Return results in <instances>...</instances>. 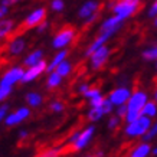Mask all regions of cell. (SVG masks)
<instances>
[{
    "label": "cell",
    "mask_w": 157,
    "mask_h": 157,
    "mask_svg": "<svg viewBox=\"0 0 157 157\" xmlns=\"http://www.w3.org/2000/svg\"><path fill=\"white\" fill-rule=\"evenodd\" d=\"M148 100H150L148 94L144 90L133 91L130 100L127 101V114L124 117V121L125 123H131L134 120H137L141 115V111H143L144 105L147 104Z\"/></svg>",
    "instance_id": "obj_1"
},
{
    "label": "cell",
    "mask_w": 157,
    "mask_h": 157,
    "mask_svg": "<svg viewBox=\"0 0 157 157\" xmlns=\"http://www.w3.org/2000/svg\"><path fill=\"white\" fill-rule=\"evenodd\" d=\"M10 12V7L6 5H2L0 3V19H6L7 17V14H9Z\"/></svg>",
    "instance_id": "obj_38"
},
{
    "label": "cell",
    "mask_w": 157,
    "mask_h": 157,
    "mask_svg": "<svg viewBox=\"0 0 157 157\" xmlns=\"http://www.w3.org/2000/svg\"><path fill=\"white\" fill-rule=\"evenodd\" d=\"M98 10H100V2L98 0H86L84 2L79 9H78V17L84 22L90 20L91 17H95L98 16Z\"/></svg>",
    "instance_id": "obj_14"
},
{
    "label": "cell",
    "mask_w": 157,
    "mask_h": 157,
    "mask_svg": "<svg viewBox=\"0 0 157 157\" xmlns=\"http://www.w3.org/2000/svg\"><path fill=\"white\" fill-rule=\"evenodd\" d=\"M151 154H153V156H157V146H156V147H153Z\"/></svg>",
    "instance_id": "obj_42"
},
{
    "label": "cell",
    "mask_w": 157,
    "mask_h": 157,
    "mask_svg": "<svg viewBox=\"0 0 157 157\" xmlns=\"http://www.w3.org/2000/svg\"><path fill=\"white\" fill-rule=\"evenodd\" d=\"M109 56H111V48L108 45H104V46H101L100 49H97L95 52L91 53L88 56V65H90L92 71H100L105 67Z\"/></svg>",
    "instance_id": "obj_6"
},
{
    "label": "cell",
    "mask_w": 157,
    "mask_h": 157,
    "mask_svg": "<svg viewBox=\"0 0 157 157\" xmlns=\"http://www.w3.org/2000/svg\"><path fill=\"white\" fill-rule=\"evenodd\" d=\"M12 92H13V86L0 82V102H6V100L12 95Z\"/></svg>",
    "instance_id": "obj_27"
},
{
    "label": "cell",
    "mask_w": 157,
    "mask_h": 157,
    "mask_svg": "<svg viewBox=\"0 0 157 157\" xmlns=\"http://www.w3.org/2000/svg\"><path fill=\"white\" fill-rule=\"evenodd\" d=\"M153 100L154 101H157V88L154 90V92H153Z\"/></svg>",
    "instance_id": "obj_41"
},
{
    "label": "cell",
    "mask_w": 157,
    "mask_h": 157,
    "mask_svg": "<svg viewBox=\"0 0 157 157\" xmlns=\"http://www.w3.org/2000/svg\"><path fill=\"white\" fill-rule=\"evenodd\" d=\"M20 2H23V0H0L2 5H6V6H9V7L17 5V3H20Z\"/></svg>",
    "instance_id": "obj_40"
},
{
    "label": "cell",
    "mask_w": 157,
    "mask_h": 157,
    "mask_svg": "<svg viewBox=\"0 0 157 157\" xmlns=\"http://www.w3.org/2000/svg\"><path fill=\"white\" fill-rule=\"evenodd\" d=\"M147 16L150 19H154L157 16V0H154L151 5H150V7H148V10H147Z\"/></svg>",
    "instance_id": "obj_35"
},
{
    "label": "cell",
    "mask_w": 157,
    "mask_h": 157,
    "mask_svg": "<svg viewBox=\"0 0 157 157\" xmlns=\"http://www.w3.org/2000/svg\"><path fill=\"white\" fill-rule=\"evenodd\" d=\"M90 88H91L90 82H79V84L76 85V92H78L79 95H84V94H85Z\"/></svg>",
    "instance_id": "obj_34"
},
{
    "label": "cell",
    "mask_w": 157,
    "mask_h": 157,
    "mask_svg": "<svg viewBox=\"0 0 157 157\" xmlns=\"http://www.w3.org/2000/svg\"><path fill=\"white\" fill-rule=\"evenodd\" d=\"M154 67H156V72H157V61L154 62Z\"/></svg>",
    "instance_id": "obj_46"
},
{
    "label": "cell",
    "mask_w": 157,
    "mask_h": 157,
    "mask_svg": "<svg viewBox=\"0 0 157 157\" xmlns=\"http://www.w3.org/2000/svg\"><path fill=\"white\" fill-rule=\"evenodd\" d=\"M82 97L88 101L90 107H98V105L102 104V102H104V100L107 98V97H104L102 91H101L100 88H97V86H91L90 90L86 91Z\"/></svg>",
    "instance_id": "obj_16"
},
{
    "label": "cell",
    "mask_w": 157,
    "mask_h": 157,
    "mask_svg": "<svg viewBox=\"0 0 157 157\" xmlns=\"http://www.w3.org/2000/svg\"><path fill=\"white\" fill-rule=\"evenodd\" d=\"M109 36H107V35H104V33H98V36H97L92 42L86 46V49H85V56L88 58L91 55V53H94L97 51V49H100L101 46H104V45H107V42L109 40Z\"/></svg>",
    "instance_id": "obj_20"
},
{
    "label": "cell",
    "mask_w": 157,
    "mask_h": 157,
    "mask_svg": "<svg viewBox=\"0 0 157 157\" xmlns=\"http://www.w3.org/2000/svg\"><path fill=\"white\" fill-rule=\"evenodd\" d=\"M76 38V30L72 26H65V28H61L56 33L53 35L52 38V48L55 51H59V49H67L68 46H71L74 40Z\"/></svg>",
    "instance_id": "obj_4"
},
{
    "label": "cell",
    "mask_w": 157,
    "mask_h": 157,
    "mask_svg": "<svg viewBox=\"0 0 157 157\" xmlns=\"http://www.w3.org/2000/svg\"><path fill=\"white\" fill-rule=\"evenodd\" d=\"M9 113H10V105L7 102H0V123H5V120Z\"/></svg>",
    "instance_id": "obj_33"
},
{
    "label": "cell",
    "mask_w": 157,
    "mask_h": 157,
    "mask_svg": "<svg viewBox=\"0 0 157 157\" xmlns=\"http://www.w3.org/2000/svg\"><path fill=\"white\" fill-rule=\"evenodd\" d=\"M114 109H115V107L113 105V102L108 98H105L104 102L101 105H98V107H90L88 113H86V118L91 123H98V121H101V120L104 118L105 115L113 114Z\"/></svg>",
    "instance_id": "obj_8"
},
{
    "label": "cell",
    "mask_w": 157,
    "mask_h": 157,
    "mask_svg": "<svg viewBox=\"0 0 157 157\" xmlns=\"http://www.w3.org/2000/svg\"><path fill=\"white\" fill-rule=\"evenodd\" d=\"M133 94V90L127 85H120L115 86L114 90H111V92L108 94V98L114 107H118V105H125L127 101L130 100V97Z\"/></svg>",
    "instance_id": "obj_10"
},
{
    "label": "cell",
    "mask_w": 157,
    "mask_h": 157,
    "mask_svg": "<svg viewBox=\"0 0 157 157\" xmlns=\"http://www.w3.org/2000/svg\"><path fill=\"white\" fill-rule=\"evenodd\" d=\"M30 136V133H29V130H19V133H17V137H19V140H26V138Z\"/></svg>",
    "instance_id": "obj_39"
},
{
    "label": "cell",
    "mask_w": 157,
    "mask_h": 157,
    "mask_svg": "<svg viewBox=\"0 0 157 157\" xmlns=\"http://www.w3.org/2000/svg\"><path fill=\"white\" fill-rule=\"evenodd\" d=\"M121 123H123V118L113 113L111 117L108 118V121H107V127H108L109 130H117L120 125H121Z\"/></svg>",
    "instance_id": "obj_31"
},
{
    "label": "cell",
    "mask_w": 157,
    "mask_h": 157,
    "mask_svg": "<svg viewBox=\"0 0 157 157\" xmlns=\"http://www.w3.org/2000/svg\"><path fill=\"white\" fill-rule=\"evenodd\" d=\"M49 9L55 13H61L65 10V0H51L49 2Z\"/></svg>",
    "instance_id": "obj_32"
},
{
    "label": "cell",
    "mask_w": 157,
    "mask_h": 157,
    "mask_svg": "<svg viewBox=\"0 0 157 157\" xmlns=\"http://www.w3.org/2000/svg\"><path fill=\"white\" fill-rule=\"evenodd\" d=\"M124 22L121 17L115 16V14H111L108 17H105L102 22L100 23V29H98V33H104L109 38H113L114 35H117L124 28Z\"/></svg>",
    "instance_id": "obj_7"
},
{
    "label": "cell",
    "mask_w": 157,
    "mask_h": 157,
    "mask_svg": "<svg viewBox=\"0 0 157 157\" xmlns=\"http://www.w3.org/2000/svg\"><path fill=\"white\" fill-rule=\"evenodd\" d=\"M141 114L146 115V117H150V118H156L157 117V101L154 100H148L147 104L144 105Z\"/></svg>",
    "instance_id": "obj_26"
},
{
    "label": "cell",
    "mask_w": 157,
    "mask_h": 157,
    "mask_svg": "<svg viewBox=\"0 0 157 157\" xmlns=\"http://www.w3.org/2000/svg\"><path fill=\"white\" fill-rule=\"evenodd\" d=\"M49 109L55 113V114H61L65 111V102L61 100H53L51 101V104H49Z\"/></svg>",
    "instance_id": "obj_30"
},
{
    "label": "cell",
    "mask_w": 157,
    "mask_h": 157,
    "mask_svg": "<svg viewBox=\"0 0 157 157\" xmlns=\"http://www.w3.org/2000/svg\"><path fill=\"white\" fill-rule=\"evenodd\" d=\"M46 68H48V62L43 59L42 62H39L36 65H32V67L25 68V74L23 78H22V84H30V82H35L39 76H42V74L46 72Z\"/></svg>",
    "instance_id": "obj_13"
},
{
    "label": "cell",
    "mask_w": 157,
    "mask_h": 157,
    "mask_svg": "<svg viewBox=\"0 0 157 157\" xmlns=\"http://www.w3.org/2000/svg\"><path fill=\"white\" fill-rule=\"evenodd\" d=\"M151 124H153V120L150 117H146V115L141 114L137 120H134L131 123H125L124 136L127 138H133V140L141 138L150 130Z\"/></svg>",
    "instance_id": "obj_3"
},
{
    "label": "cell",
    "mask_w": 157,
    "mask_h": 157,
    "mask_svg": "<svg viewBox=\"0 0 157 157\" xmlns=\"http://www.w3.org/2000/svg\"><path fill=\"white\" fill-rule=\"evenodd\" d=\"M62 82H63V78L56 71H52L48 74V78L45 81V86L48 90H56V88H59L62 85Z\"/></svg>",
    "instance_id": "obj_23"
},
{
    "label": "cell",
    "mask_w": 157,
    "mask_h": 157,
    "mask_svg": "<svg viewBox=\"0 0 157 157\" xmlns=\"http://www.w3.org/2000/svg\"><path fill=\"white\" fill-rule=\"evenodd\" d=\"M95 131L97 128L94 124H90L82 130H76L71 134V137L68 138V144L72 147L74 151H82L84 148L90 146V143L95 136Z\"/></svg>",
    "instance_id": "obj_2"
},
{
    "label": "cell",
    "mask_w": 157,
    "mask_h": 157,
    "mask_svg": "<svg viewBox=\"0 0 157 157\" xmlns=\"http://www.w3.org/2000/svg\"><path fill=\"white\" fill-rule=\"evenodd\" d=\"M156 137H157V120L156 121H153L150 130H148L147 133L141 137V141H147V143H150V141H153Z\"/></svg>",
    "instance_id": "obj_28"
},
{
    "label": "cell",
    "mask_w": 157,
    "mask_h": 157,
    "mask_svg": "<svg viewBox=\"0 0 157 157\" xmlns=\"http://www.w3.org/2000/svg\"><path fill=\"white\" fill-rule=\"evenodd\" d=\"M65 59H68V49H59V51H56L55 52V55L52 56V59L48 62V68H46V72H52L55 71V68L61 63V62H63Z\"/></svg>",
    "instance_id": "obj_21"
},
{
    "label": "cell",
    "mask_w": 157,
    "mask_h": 157,
    "mask_svg": "<svg viewBox=\"0 0 157 157\" xmlns=\"http://www.w3.org/2000/svg\"><path fill=\"white\" fill-rule=\"evenodd\" d=\"M114 114H117L118 117H121V118L124 120V117H125V114H127V104H125V105H118V107H115Z\"/></svg>",
    "instance_id": "obj_37"
},
{
    "label": "cell",
    "mask_w": 157,
    "mask_h": 157,
    "mask_svg": "<svg viewBox=\"0 0 157 157\" xmlns=\"http://www.w3.org/2000/svg\"><path fill=\"white\" fill-rule=\"evenodd\" d=\"M84 157H100V156L95 153V154H88V156H84Z\"/></svg>",
    "instance_id": "obj_45"
},
{
    "label": "cell",
    "mask_w": 157,
    "mask_h": 157,
    "mask_svg": "<svg viewBox=\"0 0 157 157\" xmlns=\"http://www.w3.org/2000/svg\"><path fill=\"white\" fill-rule=\"evenodd\" d=\"M26 48H28V39L25 38V36H22V35H17V36L12 38L7 42V45H6V53L12 58H16V56H20L26 51Z\"/></svg>",
    "instance_id": "obj_11"
},
{
    "label": "cell",
    "mask_w": 157,
    "mask_h": 157,
    "mask_svg": "<svg viewBox=\"0 0 157 157\" xmlns=\"http://www.w3.org/2000/svg\"><path fill=\"white\" fill-rule=\"evenodd\" d=\"M141 58L146 62H156L157 61V43L144 48L143 52H141Z\"/></svg>",
    "instance_id": "obj_25"
},
{
    "label": "cell",
    "mask_w": 157,
    "mask_h": 157,
    "mask_svg": "<svg viewBox=\"0 0 157 157\" xmlns=\"http://www.w3.org/2000/svg\"><path fill=\"white\" fill-rule=\"evenodd\" d=\"M138 7H140V3H131V2H123V0H117L109 5L113 14L121 17L123 20H127L131 16H134L138 12Z\"/></svg>",
    "instance_id": "obj_5"
},
{
    "label": "cell",
    "mask_w": 157,
    "mask_h": 157,
    "mask_svg": "<svg viewBox=\"0 0 157 157\" xmlns=\"http://www.w3.org/2000/svg\"><path fill=\"white\" fill-rule=\"evenodd\" d=\"M30 114H32V108H30L29 105H22V107L16 108L14 111H12V113L7 114V117H6V120H5V125L6 127L19 125V124H22L23 121H26V120L30 117Z\"/></svg>",
    "instance_id": "obj_9"
},
{
    "label": "cell",
    "mask_w": 157,
    "mask_h": 157,
    "mask_svg": "<svg viewBox=\"0 0 157 157\" xmlns=\"http://www.w3.org/2000/svg\"><path fill=\"white\" fill-rule=\"evenodd\" d=\"M55 71H56L62 78H68V76L72 74V71H74V63H72L69 59H65V61L61 62V63L55 68Z\"/></svg>",
    "instance_id": "obj_24"
},
{
    "label": "cell",
    "mask_w": 157,
    "mask_h": 157,
    "mask_svg": "<svg viewBox=\"0 0 157 157\" xmlns=\"http://www.w3.org/2000/svg\"><path fill=\"white\" fill-rule=\"evenodd\" d=\"M49 26H51V25H49L48 20H43L42 23L38 25V26L35 28V29H36V33H39V35H40V33H45V32H46V30L49 29Z\"/></svg>",
    "instance_id": "obj_36"
},
{
    "label": "cell",
    "mask_w": 157,
    "mask_h": 157,
    "mask_svg": "<svg viewBox=\"0 0 157 157\" xmlns=\"http://www.w3.org/2000/svg\"><path fill=\"white\" fill-rule=\"evenodd\" d=\"M46 14H48V10L45 7H36V9L30 10L26 17L23 20V26L28 29H32V28H36L38 25H40L43 20H46Z\"/></svg>",
    "instance_id": "obj_15"
},
{
    "label": "cell",
    "mask_w": 157,
    "mask_h": 157,
    "mask_svg": "<svg viewBox=\"0 0 157 157\" xmlns=\"http://www.w3.org/2000/svg\"><path fill=\"white\" fill-rule=\"evenodd\" d=\"M43 58H45V52L42 49H33L23 58V67L28 68L32 65H36V63L43 61Z\"/></svg>",
    "instance_id": "obj_19"
},
{
    "label": "cell",
    "mask_w": 157,
    "mask_h": 157,
    "mask_svg": "<svg viewBox=\"0 0 157 157\" xmlns=\"http://www.w3.org/2000/svg\"><path fill=\"white\" fill-rule=\"evenodd\" d=\"M26 105H29L30 108H39V107H42L43 105V95L38 91H29L28 94H26Z\"/></svg>",
    "instance_id": "obj_22"
},
{
    "label": "cell",
    "mask_w": 157,
    "mask_h": 157,
    "mask_svg": "<svg viewBox=\"0 0 157 157\" xmlns=\"http://www.w3.org/2000/svg\"><path fill=\"white\" fill-rule=\"evenodd\" d=\"M123 2H131V3H140V0H123Z\"/></svg>",
    "instance_id": "obj_44"
},
{
    "label": "cell",
    "mask_w": 157,
    "mask_h": 157,
    "mask_svg": "<svg viewBox=\"0 0 157 157\" xmlns=\"http://www.w3.org/2000/svg\"><path fill=\"white\" fill-rule=\"evenodd\" d=\"M25 74V67L23 65H14V67H10L7 71H5V74L0 78V82L2 84H7V85L14 86L16 84L22 82V78H23Z\"/></svg>",
    "instance_id": "obj_12"
},
{
    "label": "cell",
    "mask_w": 157,
    "mask_h": 157,
    "mask_svg": "<svg viewBox=\"0 0 157 157\" xmlns=\"http://www.w3.org/2000/svg\"><path fill=\"white\" fill-rule=\"evenodd\" d=\"M16 30V22L13 19H0V42H3Z\"/></svg>",
    "instance_id": "obj_18"
},
{
    "label": "cell",
    "mask_w": 157,
    "mask_h": 157,
    "mask_svg": "<svg viewBox=\"0 0 157 157\" xmlns=\"http://www.w3.org/2000/svg\"><path fill=\"white\" fill-rule=\"evenodd\" d=\"M151 151H153L151 144L147 143V141H140L131 148V151L128 153V157H150Z\"/></svg>",
    "instance_id": "obj_17"
},
{
    "label": "cell",
    "mask_w": 157,
    "mask_h": 157,
    "mask_svg": "<svg viewBox=\"0 0 157 157\" xmlns=\"http://www.w3.org/2000/svg\"><path fill=\"white\" fill-rule=\"evenodd\" d=\"M153 25H154V28L157 29V16L154 17V19H153Z\"/></svg>",
    "instance_id": "obj_43"
},
{
    "label": "cell",
    "mask_w": 157,
    "mask_h": 157,
    "mask_svg": "<svg viewBox=\"0 0 157 157\" xmlns=\"http://www.w3.org/2000/svg\"><path fill=\"white\" fill-rule=\"evenodd\" d=\"M62 147H48L45 148L38 157H61Z\"/></svg>",
    "instance_id": "obj_29"
}]
</instances>
